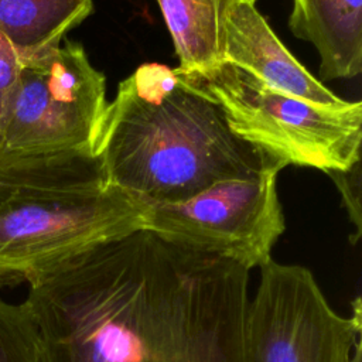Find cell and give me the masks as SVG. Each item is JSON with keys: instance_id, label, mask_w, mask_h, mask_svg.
Returning a JSON list of instances; mask_svg holds the SVG:
<instances>
[{"instance_id": "cell-15", "label": "cell", "mask_w": 362, "mask_h": 362, "mask_svg": "<svg viewBox=\"0 0 362 362\" xmlns=\"http://www.w3.org/2000/svg\"><path fill=\"white\" fill-rule=\"evenodd\" d=\"M351 362H362V341H359L354 349Z\"/></svg>"}, {"instance_id": "cell-10", "label": "cell", "mask_w": 362, "mask_h": 362, "mask_svg": "<svg viewBox=\"0 0 362 362\" xmlns=\"http://www.w3.org/2000/svg\"><path fill=\"white\" fill-rule=\"evenodd\" d=\"M235 0H157L184 76L202 75L223 62V24Z\"/></svg>"}, {"instance_id": "cell-3", "label": "cell", "mask_w": 362, "mask_h": 362, "mask_svg": "<svg viewBox=\"0 0 362 362\" xmlns=\"http://www.w3.org/2000/svg\"><path fill=\"white\" fill-rule=\"evenodd\" d=\"M147 204L107 185L90 151L0 157V288L146 228Z\"/></svg>"}, {"instance_id": "cell-1", "label": "cell", "mask_w": 362, "mask_h": 362, "mask_svg": "<svg viewBox=\"0 0 362 362\" xmlns=\"http://www.w3.org/2000/svg\"><path fill=\"white\" fill-rule=\"evenodd\" d=\"M28 286L42 362H245L249 270L148 229Z\"/></svg>"}, {"instance_id": "cell-16", "label": "cell", "mask_w": 362, "mask_h": 362, "mask_svg": "<svg viewBox=\"0 0 362 362\" xmlns=\"http://www.w3.org/2000/svg\"><path fill=\"white\" fill-rule=\"evenodd\" d=\"M249 1H252V3H256V0H249Z\"/></svg>"}, {"instance_id": "cell-12", "label": "cell", "mask_w": 362, "mask_h": 362, "mask_svg": "<svg viewBox=\"0 0 362 362\" xmlns=\"http://www.w3.org/2000/svg\"><path fill=\"white\" fill-rule=\"evenodd\" d=\"M0 362H42L37 327L24 303L0 298Z\"/></svg>"}, {"instance_id": "cell-4", "label": "cell", "mask_w": 362, "mask_h": 362, "mask_svg": "<svg viewBox=\"0 0 362 362\" xmlns=\"http://www.w3.org/2000/svg\"><path fill=\"white\" fill-rule=\"evenodd\" d=\"M185 78L219 105L235 134L284 165L329 173L361 161V102L313 103L279 92L228 62Z\"/></svg>"}, {"instance_id": "cell-11", "label": "cell", "mask_w": 362, "mask_h": 362, "mask_svg": "<svg viewBox=\"0 0 362 362\" xmlns=\"http://www.w3.org/2000/svg\"><path fill=\"white\" fill-rule=\"evenodd\" d=\"M93 11V0H0V31L21 61L57 48Z\"/></svg>"}, {"instance_id": "cell-8", "label": "cell", "mask_w": 362, "mask_h": 362, "mask_svg": "<svg viewBox=\"0 0 362 362\" xmlns=\"http://www.w3.org/2000/svg\"><path fill=\"white\" fill-rule=\"evenodd\" d=\"M222 55L279 92L325 106L344 102L291 55L249 0H235L226 13Z\"/></svg>"}, {"instance_id": "cell-14", "label": "cell", "mask_w": 362, "mask_h": 362, "mask_svg": "<svg viewBox=\"0 0 362 362\" xmlns=\"http://www.w3.org/2000/svg\"><path fill=\"white\" fill-rule=\"evenodd\" d=\"M21 59L10 41L0 31V126L7 96L18 76Z\"/></svg>"}, {"instance_id": "cell-7", "label": "cell", "mask_w": 362, "mask_h": 362, "mask_svg": "<svg viewBox=\"0 0 362 362\" xmlns=\"http://www.w3.org/2000/svg\"><path fill=\"white\" fill-rule=\"evenodd\" d=\"M272 168L247 178L219 181L177 202L147 204L146 228L163 239L247 269L272 260V250L286 230Z\"/></svg>"}, {"instance_id": "cell-9", "label": "cell", "mask_w": 362, "mask_h": 362, "mask_svg": "<svg viewBox=\"0 0 362 362\" xmlns=\"http://www.w3.org/2000/svg\"><path fill=\"white\" fill-rule=\"evenodd\" d=\"M288 27L317 48L321 78L361 74L362 0H293Z\"/></svg>"}, {"instance_id": "cell-2", "label": "cell", "mask_w": 362, "mask_h": 362, "mask_svg": "<svg viewBox=\"0 0 362 362\" xmlns=\"http://www.w3.org/2000/svg\"><path fill=\"white\" fill-rule=\"evenodd\" d=\"M93 156L105 182L146 204L286 165L229 127L219 105L175 68L143 64L106 105Z\"/></svg>"}, {"instance_id": "cell-17", "label": "cell", "mask_w": 362, "mask_h": 362, "mask_svg": "<svg viewBox=\"0 0 362 362\" xmlns=\"http://www.w3.org/2000/svg\"><path fill=\"white\" fill-rule=\"evenodd\" d=\"M0 157H1V156H0Z\"/></svg>"}, {"instance_id": "cell-13", "label": "cell", "mask_w": 362, "mask_h": 362, "mask_svg": "<svg viewBox=\"0 0 362 362\" xmlns=\"http://www.w3.org/2000/svg\"><path fill=\"white\" fill-rule=\"evenodd\" d=\"M335 182L341 197L344 208L348 214V219L354 226V232L349 235L351 245H356L362 235V211H361V161L355 163L348 170H337L327 173Z\"/></svg>"}, {"instance_id": "cell-5", "label": "cell", "mask_w": 362, "mask_h": 362, "mask_svg": "<svg viewBox=\"0 0 362 362\" xmlns=\"http://www.w3.org/2000/svg\"><path fill=\"white\" fill-rule=\"evenodd\" d=\"M106 79L79 42L21 61L0 126V156L93 153Z\"/></svg>"}, {"instance_id": "cell-6", "label": "cell", "mask_w": 362, "mask_h": 362, "mask_svg": "<svg viewBox=\"0 0 362 362\" xmlns=\"http://www.w3.org/2000/svg\"><path fill=\"white\" fill-rule=\"evenodd\" d=\"M338 314L310 269L273 259L260 267L245 317V362H351L362 339V303Z\"/></svg>"}]
</instances>
